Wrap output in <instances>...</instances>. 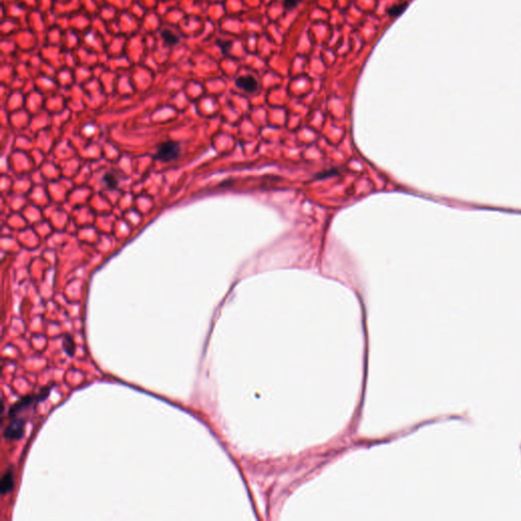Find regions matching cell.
Listing matches in <instances>:
<instances>
[{
  "instance_id": "52a82bcc",
  "label": "cell",
  "mask_w": 521,
  "mask_h": 521,
  "mask_svg": "<svg viewBox=\"0 0 521 521\" xmlns=\"http://www.w3.org/2000/svg\"><path fill=\"white\" fill-rule=\"evenodd\" d=\"M161 37L163 38L164 42L166 44H168L169 46H175V45H177L179 43V38L174 33H172L169 30L162 31L161 32Z\"/></svg>"
},
{
  "instance_id": "8fae6325",
  "label": "cell",
  "mask_w": 521,
  "mask_h": 521,
  "mask_svg": "<svg viewBox=\"0 0 521 521\" xmlns=\"http://www.w3.org/2000/svg\"><path fill=\"white\" fill-rule=\"evenodd\" d=\"M300 2V0H284V6L287 9H292L296 7Z\"/></svg>"
},
{
  "instance_id": "8992f818",
  "label": "cell",
  "mask_w": 521,
  "mask_h": 521,
  "mask_svg": "<svg viewBox=\"0 0 521 521\" xmlns=\"http://www.w3.org/2000/svg\"><path fill=\"white\" fill-rule=\"evenodd\" d=\"M62 346H63V349H64L65 353L68 356H73V354L75 352V344H74V341H73L72 337L70 335H66L64 337Z\"/></svg>"
},
{
  "instance_id": "9c48e42d",
  "label": "cell",
  "mask_w": 521,
  "mask_h": 521,
  "mask_svg": "<svg viewBox=\"0 0 521 521\" xmlns=\"http://www.w3.org/2000/svg\"><path fill=\"white\" fill-rule=\"evenodd\" d=\"M406 5H407V3H401V4L393 5V6H391V7L387 10V12H388V14L391 15V16H397V15H399V14H400L404 9H405Z\"/></svg>"
},
{
  "instance_id": "7a4b0ae2",
  "label": "cell",
  "mask_w": 521,
  "mask_h": 521,
  "mask_svg": "<svg viewBox=\"0 0 521 521\" xmlns=\"http://www.w3.org/2000/svg\"><path fill=\"white\" fill-rule=\"evenodd\" d=\"M24 426L25 423L22 419H14L5 428L3 432L4 438L9 441L20 440L24 436Z\"/></svg>"
},
{
  "instance_id": "ba28073f",
  "label": "cell",
  "mask_w": 521,
  "mask_h": 521,
  "mask_svg": "<svg viewBox=\"0 0 521 521\" xmlns=\"http://www.w3.org/2000/svg\"><path fill=\"white\" fill-rule=\"evenodd\" d=\"M103 180L105 181V185L111 189H114L116 188L117 184H118V180L116 178V176L113 174V173H106L105 175H104L103 177Z\"/></svg>"
},
{
  "instance_id": "3957f363",
  "label": "cell",
  "mask_w": 521,
  "mask_h": 521,
  "mask_svg": "<svg viewBox=\"0 0 521 521\" xmlns=\"http://www.w3.org/2000/svg\"><path fill=\"white\" fill-rule=\"evenodd\" d=\"M236 85L239 89L248 93H255L259 88L258 81L252 75H243L238 77Z\"/></svg>"
},
{
  "instance_id": "5b68a950",
  "label": "cell",
  "mask_w": 521,
  "mask_h": 521,
  "mask_svg": "<svg viewBox=\"0 0 521 521\" xmlns=\"http://www.w3.org/2000/svg\"><path fill=\"white\" fill-rule=\"evenodd\" d=\"M14 488V478L11 471H6L3 475L1 482H0V492L1 495H6L10 493Z\"/></svg>"
},
{
  "instance_id": "30bf717a",
  "label": "cell",
  "mask_w": 521,
  "mask_h": 521,
  "mask_svg": "<svg viewBox=\"0 0 521 521\" xmlns=\"http://www.w3.org/2000/svg\"><path fill=\"white\" fill-rule=\"evenodd\" d=\"M51 388H52V387H49V386H48V387L43 388V389L40 391V393L38 394V401H39V402L44 401V400L48 397V395L50 394V390H51Z\"/></svg>"
},
{
  "instance_id": "277c9868",
  "label": "cell",
  "mask_w": 521,
  "mask_h": 521,
  "mask_svg": "<svg viewBox=\"0 0 521 521\" xmlns=\"http://www.w3.org/2000/svg\"><path fill=\"white\" fill-rule=\"evenodd\" d=\"M35 402H39L38 401V395H28V396H24V397L20 398L17 402H15L10 407L9 415L11 416V418H13V416H15V414L17 412H19L20 410L24 409L25 407L31 406Z\"/></svg>"
},
{
  "instance_id": "6da1fadb",
  "label": "cell",
  "mask_w": 521,
  "mask_h": 521,
  "mask_svg": "<svg viewBox=\"0 0 521 521\" xmlns=\"http://www.w3.org/2000/svg\"><path fill=\"white\" fill-rule=\"evenodd\" d=\"M179 153H180L179 144H177L175 142H166V143H163L160 145L157 152H156L155 158L161 160V161H164V162H168V161L176 159L179 156Z\"/></svg>"
}]
</instances>
